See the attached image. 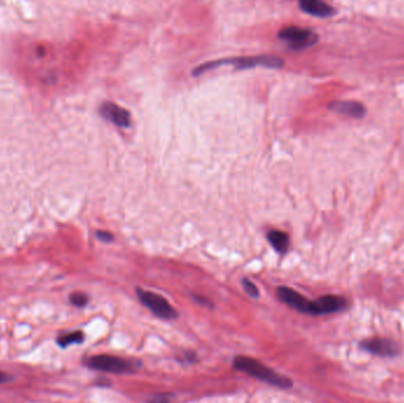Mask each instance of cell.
<instances>
[{"instance_id":"cell-18","label":"cell","mask_w":404,"mask_h":403,"mask_svg":"<svg viewBox=\"0 0 404 403\" xmlns=\"http://www.w3.org/2000/svg\"><path fill=\"white\" fill-rule=\"evenodd\" d=\"M7 381H10V376H7V375L4 373H0V384L7 382Z\"/></svg>"},{"instance_id":"cell-6","label":"cell","mask_w":404,"mask_h":403,"mask_svg":"<svg viewBox=\"0 0 404 403\" xmlns=\"http://www.w3.org/2000/svg\"><path fill=\"white\" fill-rule=\"evenodd\" d=\"M276 295H278L279 299L284 302L291 308L296 309L299 312L303 314L312 315V303L307 301L304 296H301L299 292L294 291L293 289L287 286H279L276 289Z\"/></svg>"},{"instance_id":"cell-15","label":"cell","mask_w":404,"mask_h":403,"mask_svg":"<svg viewBox=\"0 0 404 403\" xmlns=\"http://www.w3.org/2000/svg\"><path fill=\"white\" fill-rule=\"evenodd\" d=\"M242 287H244L245 292L250 295L252 298H258L259 297V289L251 282L250 279H242Z\"/></svg>"},{"instance_id":"cell-5","label":"cell","mask_w":404,"mask_h":403,"mask_svg":"<svg viewBox=\"0 0 404 403\" xmlns=\"http://www.w3.org/2000/svg\"><path fill=\"white\" fill-rule=\"evenodd\" d=\"M91 369L113 374H124L132 370V364L121 357L111 355H96L86 362Z\"/></svg>"},{"instance_id":"cell-16","label":"cell","mask_w":404,"mask_h":403,"mask_svg":"<svg viewBox=\"0 0 404 403\" xmlns=\"http://www.w3.org/2000/svg\"><path fill=\"white\" fill-rule=\"evenodd\" d=\"M97 238L101 239L102 242H113V239H114L113 236H111L110 233L102 232V231L97 232Z\"/></svg>"},{"instance_id":"cell-14","label":"cell","mask_w":404,"mask_h":403,"mask_svg":"<svg viewBox=\"0 0 404 403\" xmlns=\"http://www.w3.org/2000/svg\"><path fill=\"white\" fill-rule=\"evenodd\" d=\"M88 296L84 295L82 292H76V293H72V295L70 296V302L71 304H73L74 306H77V308H83V306H85L88 304Z\"/></svg>"},{"instance_id":"cell-9","label":"cell","mask_w":404,"mask_h":403,"mask_svg":"<svg viewBox=\"0 0 404 403\" xmlns=\"http://www.w3.org/2000/svg\"><path fill=\"white\" fill-rule=\"evenodd\" d=\"M363 349L378 356H395L399 352V346L395 342L385 338L366 339L360 344Z\"/></svg>"},{"instance_id":"cell-12","label":"cell","mask_w":404,"mask_h":403,"mask_svg":"<svg viewBox=\"0 0 404 403\" xmlns=\"http://www.w3.org/2000/svg\"><path fill=\"white\" fill-rule=\"evenodd\" d=\"M267 239L276 252L281 253V254L287 252L290 240H288V236L286 233L281 232V231L272 230L267 234Z\"/></svg>"},{"instance_id":"cell-11","label":"cell","mask_w":404,"mask_h":403,"mask_svg":"<svg viewBox=\"0 0 404 403\" xmlns=\"http://www.w3.org/2000/svg\"><path fill=\"white\" fill-rule=\"evenodd\" d=\"M329 108L331 110L345 116L359 118L365 115V108L360 103L351 102V101H340V102H332Z\"/></svg>"},{"instance_id":"cell-3","label":"cell","mask_w":404,"mask_h":403,"mask_svg":"<svg viewBox=\"0 0 404 403\" xmlns=\"http://www.w3.org/2000/svg\"><path fill=\"white\" fill-rule=\"evenodd\" d=\"M278 38L287 43L292 50H304L318 42V34L312 30L290 26L282 29L278 33Z\"/></svg>"},{"instance_id":"cell-13","label":"cell","mask_w":404,"mask_h":403,"mask_svg":"<svg viewBox=\"0 0 404 403\" xmlns=\"http://www.w3.org/2000/svg\"><path fill=\"white\" fill-rule=\"evenodd\" d=\"M84 339V335L80 331H74V332H71V333H67V335H63L61 336L60 338L57 339V343L60 344L61 346H65L70 345V344H79V343H82Z\"/></svg>"},{"instance_id":"cell-7","label":"cell","mask_w":404,"mask_h":403,"mask_svg":"<svg viewBox=\"0 0 404 403\" xmlns=\"http://www.w3.org/2000/svg\"><path fill=\"white\" fill-rule=\"evenodd\" d=\"M101 115L105 120L113 122L114 124L121 128H128L130 126V122H132V116H130L129 111L113 102H107L102 105Z\"/></svg>"},{"instance_id":"cell-8","label":"cell","mask_w":404,"mask_h":403,"mask_svg":"<svg viewBox=\"0 0 404 403\" xmlns=\"http://www.w3.org/2000/svg\"><path fill=\"white\" fill-rule=\"evenodd\" d=\"M347 302L344 298L338 296H323L318 301L313 302L312 315H324L334 314L346 308Z\"/></svg>"},{"instance_id":"cell-17","label":"cell","mask_w":404,"mask_h":403,"mask_svg":"<svg viewBox=\"0 0 404 403\" xmlns=\"http://www.w3.org/2000/svg\"><path fill=\"white\" fill-rule=\"evenodd\" d=\"M149 403H169V398L167 395H160L149 401Z\"/></svg>"},{"instance_id":"cell-4","label":"cell","mask_w":404,"mask_h":403,"mask_svg":"<svg viewBox=\"0 0 404 403\" xmlns=\"http://www.w3.org/2000/svg\"><path fill=\"white\" fill-rule=\"evenodd\" d=\"M136 292H137L142 304L147 306L149 310L156 315L157 317L163 318V320H173V318L178 317V312L162 296L141 289L136 290Z\"/></svg>"},{"instance_id":"cell-2","label":"cell","mask_w":404,"mask_h":403,"mask_svg":"<svg viewBox=\"0 0 404 403\" xmlns=\"http://www.w3.org/2000/svg\"><path fill=\"white\" fill-rule=\"evenodd\" d=\"M222 64H233L237 69H252L256 67H264V68H272V69H279L282 68L284 65V61L279 57H274V56H257V57H238L233 59H225V61H216V62H209V63L202 64L198 67L193 71L194 76H199V75L203 74L204 71L210 70V69L217 68L219 65Z\"/></svg>"},{"instance_id":"cell-10","label":"cell","mask_w":404,"mask_h":403,"mask_svg":"<svg viewBox=\"0 0 404 403\" xmlns=\"http://www.w3.org/2000/svg\"><path fill=\"white\" fill-rule=\"evenodd\" d=\"M299 7L305 13L319 18H328L336 13L335 8L332 6L326 4L324 1H319V0H301L299 2Z\"/></svg>"},{"instance_id":"cell-1","label":"cell","mask_w":404,"mask_h":403,"mask_svg":"<svg viewBox=\"0 0 404 403\" xmlns=\"http://www.w3.org/2000/svg\"><path fill=\"white\" fill-rule=\"evenodd\" d=\"M235 369L246 373L250 376L256 377V379L264 381V382L272 384V386L279 387V388H291L292 381L284 375L276 373L269 367H266L265 364L260 361L254 360V358L246 357V356H238L234 358L233 362Z\"/></svg>"}]
</instances>
